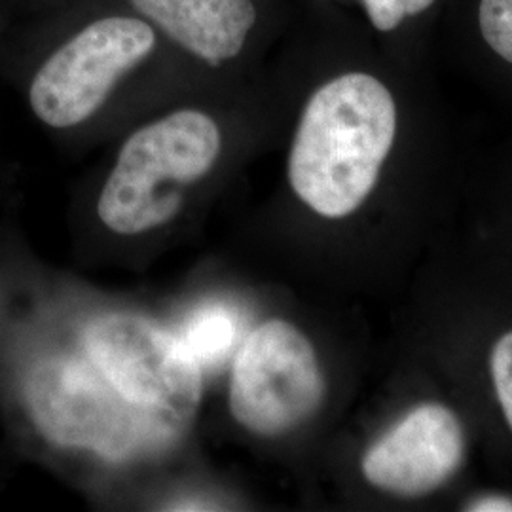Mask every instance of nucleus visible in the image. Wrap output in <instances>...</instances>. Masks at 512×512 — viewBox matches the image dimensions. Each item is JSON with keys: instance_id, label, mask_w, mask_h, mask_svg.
I'll return each mask as SVG.
<instances>
[{"instance_id": "9d476101", "label": "nucleus", "mask_w": 512, "mask_h": 512, "mask_svg": "<svg viewBox=\"0 0 512 512\" xmlns=\"http://www.w3.org/2000/svg\"><path fill=\"white\" fill-rule=\"evenodd\" d=\"M478 25L484 42L512 65V0H480Z\"/></svg>"}, {"instance_id": "20e7f679", "label": "nucleus", "mask_w": 512, "mask_h": 512, "mask_svg": "<svg viewBox=\"0 0 512 512\" xmlns=\"http://www.w3.org/2000/svg\"><path fill=\"white\" fill-rule=\"evenodd\" d=\"M86 357L129 403L188 429L202 403V366L183 342L135 313H107L84 330Z\"/></svg>"}, {"instance_id": "423d86ee", "label": "nucleus", "mask_w": 512, "mask_h": 512, "mask_svg": "<svg viewBox=\"0 0 512 512\" xmlns=\"http://www.w3.org/2000/svg\"><path fill=\"white\" fill-rule=\"evenodd\" d=\"M154 46L156 35L143 19L110 16L93 21L38 69L29 92L33 112L50 128L86 122Z\"/></svg>"}, {"instance_id": "f257e3e1", "label": "nucleus", "mask_w": 512, "mask_h": 512, "mask_svg": "<svg viewBox=\"0 0 512 512\" xmlns=\"http://www.w3.org/2000/svg\"><path fill=\"white\" fill-rule=\"evenodd\" d=\"M397 133V105L384 82L340 74L313 93L289 156L294 194L321 217L344 219L378 183Z\"/></svg>"}, {"instance_id": "1a4fd4ad", "label": "nucleus", "mask_w": 512, "mask_h": 512, "mask_svg": "<svg viewBox=\"0 0 512 512\" xmlns=\"http://www.w3.org/2000/svg\"><path fill=\"white\" fill-rule=\"evenodd\" d=\"M238 334L236 310L224 304H207L190 315L179 340L203 368L220 363L234 348Z\"/></svg>"}, {"instance_id": "6e6552de", "label": "nucleus", "mask_w": 512, "mask_h": 512, "mask_svg": "<svg viewBox=\"0 0 512 512\" xmlns=\"http://www.w3.org/2000/svg\"><path fill=\"white\" fill-rule=\"evenodd\" d=\"M129 4L211 67L241 54L256 21L251 0H129Z\"/></svg>"}, {"instance_id": "39448f33", "label": "nucleus", "mask_w": 512, "mask_h": 512, "mask_svg": "<svg viewBox=\"0 0 512 512\" xmlns=\"http://www.w3.org/2000/svg\"><path fill=\"white\" fill-rule=\"evenodd\" d=\"M325 376L310 340L287 321L256 327L241 344L230 380V410L258 437L304 425L325 401Z\"/></svg>"}, {"instance_id": "0eeeda50", "label": "nucleus", "mask_w": 512, "mask_h": 512, "mask_svg": "<svg viewBox=\"0 0 512 512\" xmlns=\"http://www.w3.org/2000/svg\"><path fill=\"white\" fill-rule=\"evenodd\" d=\"M465 459V433L444 404L423 403L406 412L366 450V480L389 494L420 497L458 473Z\"/></svg>"}, {"instance_id": "7ed1b4c3", "label": "nucleus", "mask_w": 512, "mask_h": 512, "mask_svg": "<svg viewBox=\"0 0 512 512\" xmlns=\"http://www.w3.org/2000/svg\"><path fill=\"white\" fill-rule=\"evenodd\" d=\"M222 133L202 110L183 109L131 133L97 202L110 232L139 236L183 209L186 192L219 160Z\"/></svg>"}, {"instance_id": "f8f14e48", "label": "nucleus", "mask_w": 512, "mask_h": 512, "mask_svg": "<svg viewBox=\"0 0 512 512\" xmlns=\"http://www.w3.org/2000/svg\"><path fill=\"white\" fill-rule=\"evenodd\" d=\"M490 370L497 401L512 429V330L495 342L490 357Z\"/></svg>"}, {"instance_id": "9b49d317", "label": "nucleus", "mask_w": 512, "mask_h": 512, "mask_svg": "<svg viewBox=\"0 0 512 512\" xmlns=\"http://www.w3.org/2000/svg\"><path fill=\"white\" fill-rule=\"evenodd\" d=\"M363 4L370 23L378 31H393L404 19L431 8L435 0H363Z\"/></svg>"}, {"instance_id": "f03ea898", "label": "nucleus", "mask_w": 512, "mask_h": 512, "mask_svg": "<svg viewBox=\"0 0 512 512\" xmlns=\"http://www.w3.org/2000/svg\"><path fill=\"white\" fill-rule=\"evenodd\" d=\"M23 403L48 442L114 463L158 456L186 431L129 403L90 359L74 355L40 359L25 376Z\"/></svg>"}, {"instance_id": "ddd939ff", "label": "nucleus", "mask_w": 512, "mask_h": 512, "mask_svg": "<svg viewBox=\"0 0 512 512\" xmlns=\"http://www.w3.org/2000/svg\"><path fill=\"white\" fill-rule=\"evenodd\" d=\"M467 509L476 512L512 511V499L503 495H488V497L476 499Z\"/></svg>"}]
</instances>
